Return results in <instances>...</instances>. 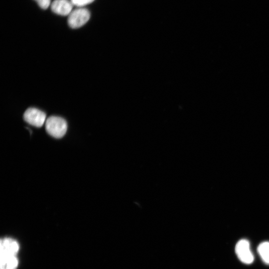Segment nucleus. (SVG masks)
Returning <instances> with one entry per match:
<instances>
[{"instance_id": "f03ea898", "label": "nucleus", "mask_w": 269, "mask_h": 269, "mask_svg": "<svg viewBox=\"0 0 269 269\" xmlns=\"http://www.w3.org/2000/svg\"><path fill=\"white\" fill-rule=\"evenodd\" d=\"M90 13L84 8L76 9L69 14L68 24L72 28H78L84 25L89 19Z\"/></svg>"}, {"instance_id": "423d86ee", "label": "nucleus", "mask_w": 269, "mask_h": 269, "mask_svg": "<svg viewBox=\"0 0 269 269\" xmlns=\"http://www.w3.org/2000/svg\"><path fill=\"white\" fill-rule=\"evenodd\" d=\"M17 243L10 238H3L0 240V256H15L18 252Z\"/></svg>"}, {"instance_id": "0eeeda50", "label": "nucleus", "mask_w": 269, "mask_h": 269, "mask_svg": "<svg viewBox=\"0 0 269 269\" xmlns=\"http://www.w3.org/2000/svg\"><path fill=\"white\" fill-rule=\"evenodd\" d=\"M17 265L15 256H0V269H15Z\"/></svg>"}, {"instance_id": "f257e3e1", "label": "nucleus", "mask_w": 269, "mask_h": 269, "mask_svg": "<svg viewBox=\"0 0 269 269\" xmlns=\"http://www.w3.org/2000/svg\"><path fill=\"white\" fill-rule=\"evenodd\" d=\"M45 129L51 136L59 138L63 137L66 134L67 124L64 119L52 116L46 119Z\"/></svg>"}, {"instance_id": "6e6552de", "label": "nucleus", "mask_w": 269, "mask_h": 269, "mask_svg": "<svg viewBox=\"0 0 269 269\" xmlns=\"http://www.w3.org/2000/svg\"><path fill=\"white\" fill-rule=\"evenodd\" d=\"M258 252L262 260L267 264H269V242L261 243L258 247Z\"/></svg>"}, {"instance_id": "39448f33", "label": "nucleus", "mask_w": 269, "mask_h": 269, "mask_svg": "<svg viewBox=\"0 0 269 269\" xmlns=\"http://www.w3.org/2000/svg\"><path fill=\"white\" fill-rule=\"evenodd\" d=\"M73 4L68 0H54L51 5V8L54 13L67 15L72 12Z\"/></svg>"}, {"instance_id": "7ed1b4c3", "label": "nucleus", "mask_w": 269, "mask_h": 269, "mask_svg": "<svg viewBox=\"0 0 269 269\" xmlns=\"http://www.w3.org/2000/svg\"><path fill=\"white\" fill-rule=\"evenodd\" d=\"M46 114L43 111L35 108L27 109L23 114L24 121L32 126L41 127L46 122Z\"/></svg>"}, {"instance_id": "9d476101", "label": "nucleus", "mask_w": 269, "mask_h": 269, "mask_svg": "<svg viewBox=\"0 0 269 269\" xmlns=\"http://www.w3.org/2000/svg\"><path fill=\"white\" fill-rule=\"evenodd\" d=\"M42 9H46L50 4L51 0H35Z\"/></svg>"}, {"instance_id": "20e7f679", "label": "nucleus", "mask_w": 269, "mask_h": 269, "mask_svg": "<svg viewBox=\"0 0 269 269\" xmlns=\"http://www.w3.org/2000/svg\"><path fill=\"white\" fill-rule=\"evenodd\" d=\"M235 252L239 260L244 264H250L254 261V256L250 250L249 242L245 239L238 241Z\"/></svg>"}, {"instance_id": "1a4fd4ad", "label": "nucleus", "mask_w": 269, "mask_h": 269, "mask_svg": "<svg viewBox=\"0 0 269 269\" xmlns=\"http://www.w3.org/2000/svg\"><path fill=\"white\" fill-rule=\"evenodd\" d=\"M94 0H71L73 5L82 6L92 2Z\"/></svg>"}]
</instances>
